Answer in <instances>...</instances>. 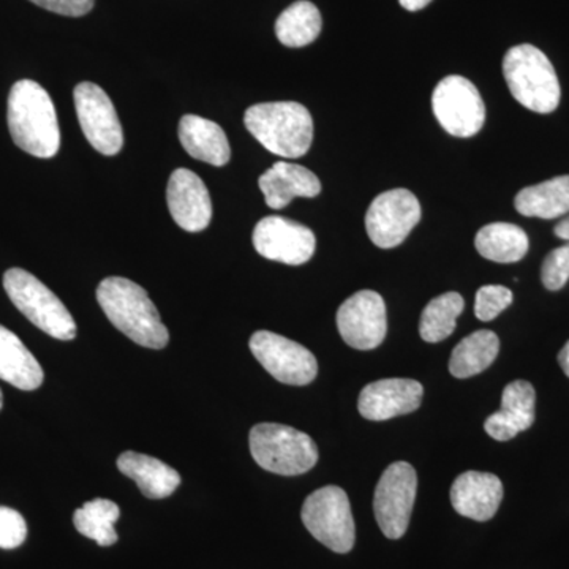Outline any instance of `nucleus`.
Segmentation results:
<instances>
[{"label":"nucleus","instance_id":"f257e3e1","mask_svg":"<svg viewBox=\"0 0 569 569\" xmlns=\"http://www.w3.org/2000/svg\"><path fill=\"white\" fill-rule=\"evenodd\" d=\"M7 121L14 144L39 159H51L61 148V130L50 93L39 82H14Z\"/></svg>","mask_w":569,"mask_h":569},{"label":"nucleus","instance_id":"f03ea898","mask_svg":"<svg viewBox=\"0 0 569 569\" xmlns=\"http://www.w3.org/2000/svg\"><path fill=\"white\" fill-rule=\"evenodd\" d=\"M97 301L108 320L138 346L162 350L170 342L159 310L144 288L132 280L108 277L97 288Z\"/></svg>","mask_w":569,"mask_h":569},{"label":"nucleus","instance_id":"7ed1b4c3","mask_svg":"<svg viewBox=\"0 0 569 569\" xmlns=\"http://www.w3.org/2000/svg\"><path fill=\"white\" fill-rule=\"evenodd\" d=\"M244 123L254 140L284 159H299L312 146V114L301 103L253 104L246 111Z\"/></svg>","mask_w":569,"mask_h":569},{"label":"nucleus","instance_id":"20e7f679","mask_svg":"<svg viewBox=\"0 0 569 569\" xmlns=\"http://www.w3.org/2000/svg\"><path fill=\"white\" fill-rule=\"evenodd\" d=\"M505 80L516 100L527 110L549 114L560 104L561 89L548 56L533 44H518L505 54Z\"/></svg>","mask_w":569,"mask_h":569},{"label":"nucleus","instance_id":"39448f33","mask_svg":"<svg viewBox=\"0 0 569 569\" xmlns=\"http://www.w3.org/2000/svg\"><path fill=\"white\" fill-rule=\"evenodd\" d=\"M250 452L266 471L298 477L318 462V448L312 437L293 427L263 422L250 430Z\"/></svg>","mask_w":569,"mask_h":569},{"label":"nucleus","instance_id":"423d86ee","mask_svg":"<svg viewBox=\"0 0 569 569\" xmlns=\"http://www.w3.org/2000/svg\"><path fill=\"white\" fill-rule=\"evenodd\" d=\"M3 288L14 307L41 331L58 340H73L77 323L61 299L31 272L11 268L3 276Z\"/></svg>","mask_w":569,"mask_h":569},{"label":"nucleus","instance_id":"0eeeda50","mask_svg":"<svg viewBox=\"0 0 569 569\" xmlns=\"http://www.w3.org/2000/svg\"><path fill=\"white\" fill-rule=\"evenodd\" d=\"M301 518L310 535L326 548L337 553L353 549L355 519L346 490L326 486L310 493L302 505Z\"/></svg>","mask_w":569,"mask_h":569},{"label":"nucleus","instance_id":"6e6552de","mask_svg":"<svg viewBox=\"0 0 569 569\" xmlns=\"http://www.w3.org/2000/svg\"><path fill=\"white\" fill-rule=\"evenodd\" d=\"M433 114L449 134L471 138L481 132L486 107L477 86L459 74L443 78L432 96Z\"/></svg>","mask_w":569,"mask_h":569},{"label":"nucleus","instance_id":"1a4fd4ad","mask_svg":"<svg viewBox=\"0 0 569 569\" xmlns=\"http://www.w3.org/2000/svg\"><path fill=\"white\" fill-rule=\"evenodd\" d=\"M418 477L407 462L391 463L381 475L373 497L378 527L389 539L406 535L417 500Z\"/></svg>","mask_w":569,"mask_h":569},{"label":"nucleus","instance_id":"9d476101","mask_svg":"<svg viewBox=\"0 0 569 569\" xmlns=\"http://www.w3.org/2000/svg\"><path fill=\"white\" fill-rule=\"evenodd\" d=\"M249 347L257 361L280 383L306 387L317 378L316 356L295 340L271 331H258L250 337Z\"/></svg>","mask_w":569,"mask_h":569},{"label":"nucleus","instance_id":"9b49d317","mask_svg":"<svg viewBox=\"0 0 569 569\" xmlns=\"http://www.w3.org/2000/svg\"><path fill=\"white\" fill-rule=\"evenodd\" d=\"M421 220V204L410 190L392 189L378 194L366 213V231L380 249L402 244Z\"/></svg>","mask_w":569,"mask_h":569},{"label":"nucleus","instance_id":"f8f14e48","mask_svg":"<svg viewBox=\"0 0 569 569\" xmlns=\"http://www.w3.org/2000/svg\"><path fill=\"white\" fill-rule=\"evenodd\" d=\"M74 108L82 133L96 151L116 156L123 146L118 112L108 93L93 82H80L73 92Z\"/></svg>","mask_w":569,"mask_h":569},{"label":"nucleus","instance_id":"ddd939ff","mask_svg":"<svg viewBox=\"0 0 569 569\" xmlns=\"http://www.w3.org/2000/svg\"><path fill=\"white\" fill-rule=\"evenodd\" d=\"M337 328L347 346L356 350L380 347L388 332L385 299L372 290L350 296L337 310Z\"/></svg>","mask_w":569,"mask_h":569},{"label":"nucleus","instance_id":"4468645a","mask_svg":"<svg viewBox=\"0 0 569 569\" xmlns=\"http://www.w3.org/2000/svg\"><path fill=\"white\" fill-rule=\"evenodd\" d=\"M252 239L254 250L261 257L283 264H305L316 253L313 231L284 217H264L254 227Z\"/></svg>","mask_w":569,"mask_h":569},{"label":"nucleus","instance_id":"2eb2a0df","mask_svg":"<svg viewBox=\"0 0 569 569\" xmlns=\"http://www.w3.org/2000/svg\"><path fill=\"white\" fill-rule=\"evenodd\" d=\"M425 388L411 378H385L373 381L362 389L358 399V410L369 421L413 413L421 407Z\"/></svg>","mask_w":569,"mask_h":569},{"label":"nucleus","instance_id":"dca6fc26","mask_svg":"<svg viewBox=\"0 0 569 569\" xmlns=\"http://www.w3.org/2000/svg\"><path fill=\"white\" fill-rule=\"evenodd\" d=\"M168 209L182 230L198 233L209 227L212 201L200 176L179 168L171 174L167 189Z\"/></svg>","mask_w":569,"mask_h":569},{"label":"nucleus","instance_id":"f3484780","mask_svg":"<svg viewBox=\"0 0 569 569\" xmlns=\"http://www.w3.org/2000/svg\"><path fill=\"white\" fill-rule=\"evenodd\" d=\"M503 500L500 478L485 471H466L452 482V508L463 518L488 522Z\"/></svg>","mask_w":569,"mask_h":569},{"label":"nucleus","instance_id":"a211bd4d","mask_svg":"<svg viewBox=\"0 0 569 569\" xmlns=\"http://www.w3.org/2000/svg\"><path fill=\"white\" fill-rule=\"evenodd\" d=\"M535 403L537 392L533 385L526 380L512 381L503 389L500 410L486 419V432L497 441L512 440L533 426Z\"/></svg>","mask_w":569,"mask_h":569},{"label":"nucleus","instance_id":"6ab92c4d","mask_svg":"<svg viewBox=\"0 0 569 569\" xmlns=\"http://www.w3.org/2000/svg\"><path fill=\"white\" fill-rule=\"evenodd\" d=\"M260 189L266 204L271 209L287 208L295 198H316L321 193V182L316 173L301 164L277 162L260 176Z\"/></svg>","mask_w":569,"mask_h":569},{"label":"nucleus","instance_id":"aec40b11","mask_svg":"<svg viewBox=\"0 0 569 569\" xmlns=\"http://www.w3.org/2000/svg\"><path fill=\"white\" fill-rule=\"evenodd\" d=\"M179 140L189 156L201 162L223 167L230 162L231 149L219 123L187 114L179 122Z\"/></svg>","mask_w":569,"mask_h":569},{"label":"nucleus","instance_id":"412c9836","mask_svg":"<svg viewBox=\"0 0 569 569\" xmlns=\"http://www.w3.org/2000/svg\"><path fill=\"white\" fill-rule=\"evenodd\" d=\"M118 468L122 475L137 482L142 496L151 500L170 497L181 485V475L174 468L140 452H122L118 459Z\"/></svg>","mask_w":569,"mask_h":569},{"label":"nucleus","instance_id":"4be33fe9","mask_svg":"<svg viewBox=\"0 0 569 569\" xmlns=\"http://www.w3.org/2000/svg\"><path fill=\"white\" fill-rule=\"evenodd\" d=\"M43 369L20 337L0 325V380L21 391H33L43 383Z\"/></svg>","mask_w":569,"mask_h":569},{"label":"nucleus","instance_id":"5701e85b","mask_svg":"<svg viewBox=\"0 0 569 569\" xmlns=\"http://www.w3.org/2000/svg\"><path fill=\"white\" fill-rule=\"evenodd\" d=\"M475 246L482 258L496 263H518L529 252V236L518 224L489 223L478 231Z\"/></svg>","mask_w":569,"mask_h":569},{"label":"nucleus","instance_id":"b1692460","mask_svg":"<svg viewBox=\"0 0 569 569\" xmlns=\"http://www.w3.org/2000/svg\"><path fill=\"white\" fill-rule=\"evenodd\" d=\"M516 209L526 217L557 219L569 212V176L526 187L515 200Z\"/></svg>","mask_w":569,"mask_h":569},{"label":"nucleus","instance_id":"393cba45","mask_svg":"<svg viewBox=\"0 0 569 569\" xmlns=\"http://www.w3.org/2000/svg\"><path fill=\"white\" fill-rule=\"evenodd\" d=\"M500 351V339L493 331L481 329L460 340L449 359V372L452 377L470 378L485 372Z\"/></svg>","mask_w":569,"mask_h":569},{"label":"nucleus","instance_id":"a878e982","mask_svg":"<svg viewBox=\"0 0 569 569\" xmlns=\"http://www.w3.org/2000/svg\"><path fill=\"white\" fill-rule=\"evenodd\" d=\"M320 10L307 0H299L280 14L276 22L277 39L288 48H302L313 43L321 32Z\"/></svg>","mask_w":569,"mask_h":569},{"label":"nucleus","instance_id":"bb28decb","mask_svg":"<svg viewBox=\"0 0 569 569\" xmlns=\"http://www.w3.org/2000/svg\"><path fill=\"white\" fill-rule=\"evenodd\" d=\"M119 516L121 509L114 501L96 498L74 511L73 523L82 537L93 539L97 545L107 548L118 542L114 523Z\"/></svg>","mask_w":569,"mask_h":569},{"label":"nucleus","instance_id":"cd10ccee","mask_svg":"<svg viewBox=\"0 0 569 569\" xmlns=\"http://www.w3.org/2000/svg\"><path fill=\"white\" fill-rule=\"evenodd\" d=\"M466 301L456 291H449L432 299L422 310L419 335L429 343H438L455 332L458 317L463 312Z\"/></svg>","mask_w":569,"mask_h":569},{"label":"nucleus","instance_id":"c85d7f7f","mask_svg":"<svg viewBox=\"0 0 569 569\" xmlns=\"http://www.w3.org/2000/svg\"><path fill=\"white\" fill-rule=\"evenodd\" d=\"M512 302V291L501 284H486L477 293L475 313L478 320L492 321Z\"/></svg>","mask_w":569,"mask_h":569},{"label":"nucleus","instance_id":"c756f323","mask_svg":"<svg viewBox=\"0 0 569 569\" xmlns=\"http://www.w3.org/2000/svg\"><path fill=\"white\" fill-rule=\"evenodd\" d=\"M542 284L549 291H559L569 280V241L557 247L545 258L541 268Z\"/></svg>","mask_w":569,"mask_h":569},{"label":"nucleus","instance_id":"7c9ffc66","mask_svg":"<svg viewBox=\"0 0 569 569\" xmlns=\"http://www.w3.org/2000/svg\"><path fill=\"white\" fill-rule=\"evenodd\" d=\"M28 538V526L20 512L0 507V549H17Z\"/></svg>","mask_w":569,"mask_h":569},{"label":"nucleus","instance_id":"2f4dec72","mask_svg":"<svg viewBox=\"0 0 569 569\" xmlns=\"http://www.w3.org/2000/svg\"><path fill=\"white\" fill-rule=\"evenodd\" d=\"M31 2L52 13L78 18L88 14L93 9L96 0H31Z\"/></svg>","mask_w":569,"mask_h":569},{"label":"nucleus","instance_id":"473e14b6","mask_svg":"<svg viewBox=\"0 0 569 569\" xmlns=\"http://www.w3.org/2000/svg\"><path fill=\"white\" fill-rule=\"evenodd\" d=\"M399 2L408 11H419L426 9L432 0H399Z\"/></svg>","mask_w":569,"mask_h":569},{"label":"nucleus","instance_id":"72a5a7b5","mask_svg":"<svg viewBox=\"0 0 569 569\" xmlns=\"http://www.w3.org/2000/svg\"><path fill=\"white\" fill-rule=\"evenodd\" d=\"M559 365L561 367V370H563L565 376L569 378V340L567 342V346H565L560 350Z\"/></svg>","mask_w":569,"mask_h":569},{"label":"nucleus","instance_id":"f704fd0d","mask_svg":"<svg viewBox=\"0 0 569 569\" xmlns=\"http://www.w3.org/2000/svg\"><path fill=\"white\" fill-rule=\"evenodd\" d=\"M553 233H556L557 238L565 239V241H569V216L567 219L561 220L556 228H553Z\"/></svg>","mask_w":569,"mask_h":569},{"label":"nucleus","instance_id":"c9c22d12","mask_svg":"<svg viewBox=\"0 0 569 569\" xmlns=\"http://www.w3.org/2000/svg\"><path fill=\"white\" fill-rule=\"evenodd\" d=\"M2 406H3V397H2V391H0V410H2Z\"/></svg>","mask_w":569,"mask_h":569}]
</instances>
